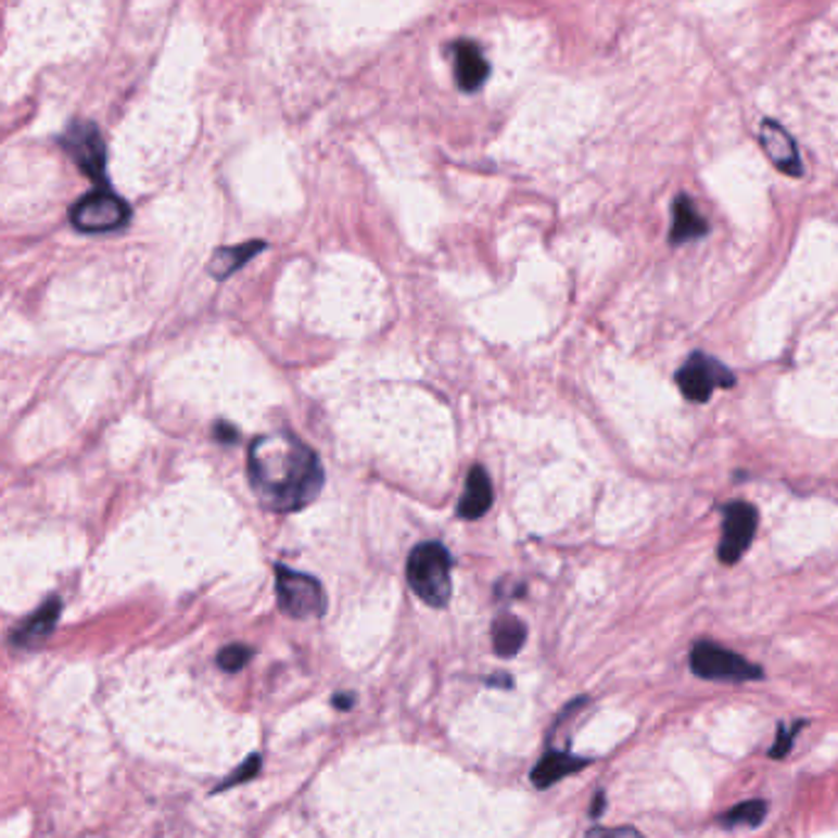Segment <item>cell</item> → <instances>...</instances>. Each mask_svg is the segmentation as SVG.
<instances>
[{"instance_id":"6","label":"cell","mask_w":838,"mask_h":838,"mask_svg":"<svg viewBox=\"0 0 838 838\" xmlns=\"http://www.w3.org/2000/svg\"><path fill=\"white\" fill-rule=\"evenodd\" d=\"M62 148L69 152L76 167L89 175L99 187H109L106 179V145L99 128L89 120L72 123L62 136Z\"/></svg>"},{"instance_id":"24","label":"cell","mask_w":838,"mask_h":838,"mask_svg":"<svg viewBox=\"0 0 838 838\" xmlns=\"http://www.w3.org/2000/svg\"><path fill=\"white\" fill-rule=\"evenodd\" d=\"M351 703H354V697H333V707L337 709H351Z\"/></svg>"},{"instance_id":"21","label":"cell","mask_w":838,"mask_h":838,"mask_svg":"<svg viewBox=\"0 0 838 838\" xmlns=\"http://www.w3.org/2000/svg\"><path fill=\"white\" fill-rule=\"evenodd\" d=\"M586 838H643L637 828L631 826H618V828H592Z\"/></svg>"},{"instance_id":"2","label":"cell","mask_w":838,"mask_h":838,"mask_svg":"<svg viewBox=\"0 0 838 838\" xmlns=\"http://www.w3.org/2000/svg\"><path fill=\"white\" fill-rule=\"evenodd\" d=\"M407 581L419 601L444 608L452 598V557L440 542H422L407 559Z\"/></svg>"},{"instance_id":"17","label":"cell","mask_w":838,"mask_h":838,"mask_svg":"<svg viewBox=\"0 0 838 838\" xmlns=\"http://www.w3.org/2000/svg\"><path fill=\"white\" fill-rule=\"evenodd\" d=\"M767 814V802L763 799H750V802H742L738 807H733L731 812L723 814L719 822L726 828H736V826H760Z\"/></svg>"},{"instance_id":"12","label":"cell","mask_w":838,"mask_h":838,"mask_svg":"<svg viewBox=\"0 0 838 838\" xmlns=\"http://www.w3.org/2000/svg\"><path fill=\"white\" fill-rule=\"evenodd\" d=\"M493 506V485L488 473H485L483 466H473L469 471V479H466V488H464V498L459 503V518L464 520H479Z\"/></svg>"},{"instance_id":"4","label":"cell","mask_w":838,"mask_h":838,"mask_svg":"<svg viewBox=\"0 0 838 838\" xmlns=\"http://www.w3.org/2000/svg\"><path fill=\"white\" fill-rule=\"evenodd\" d=\"M691 672L701 680L711 682H752L763 677L758 664L748 662L746 657L726 650L716 643H697L689 657Z\"/></svg>"},{"instance_id":"11","label":"cell","mask_w":838,"mask_h":838,"mask_svg":"<svg viewBox=\"0 0 838 838\" xmlns=\"http://www.w3.org/2000/svg\"><path fill=\"white\" fill-rule=\"evenodd\" d=\"M454 72H456V84H459L464 91H475L483 87L485 79H488L491 66L485 62L479 45L459 42L454 47Z\"/></svg>"},{"instance_id":"13","label":"cell","mask_w":838,"mask_h":838,"mask_svg":"<svg viewBox=\"0 0 838 838\" xmlns=\"http://www.w3.org/2000/svg\"><path fill=\"white\" fill-rule=\"evenodd\" d=\"M588 765V760L584 758H574L569 756V752H547L545 758L539 760V763L535 765V770H532V785H535L537 789H547L555 783H559V779H564L567 775H574L579 773V770H584Z\"/></svg>"},{"instance_id":"7","label":"cell","mask_w":838,"mask_h":838,"mask_svg":"<svg viewBox=\"0 0 838 838\" xmlns=\"http://www.w3.org/2000/svg\"><path fill=\"white\" fill-rule=\"evenodd\" d=\"M677 385L682 395L691 403H707L716 388H731L733 376L726 366H721L716 358L694 354L687 364L680 368Z\"/></svg>"},{"instance_id":"14","label":"cell","mask_w":838,"mask_h":838,"mask_svg":"<svg viewBox=\"0 0 838 838\" xmlns=\"http://www.w3.org/2000/svg\"><path fill=\"white\" fill-rule=\"evenodd\" d=\"M709 231L707 218H703L697 206L689 196H677L672 208V231H670V243L672 245H682L687 241H694V238H701Z\"/></svg>"},{"instance_id":"1","label":"cell","mask_w":838,"mask_h":838,"mask_svg":"<svg viewBox=\"0 0 838 838\" xmlns=\"http://www.w3.org/2000/svg\"><path fill=\"white\" fill-rule=\"evenodd\" d=\"M247 481L270 512L307 508L323 488V469L309 444L284 432L255 436L247 446Z\"/></svg>"},{"instance_id":"9","label":"cell","mask_w":838,"mask_h":838,"mask_svg":"<svg viewBox=\"0 0 838 838\" xmlns=\"http://www.w3.org/2000/svg\"><path fill=\"white\" fill-rule=\"evenodd\" d=\"M760 148L765 150V155L779 169V173H785L789 177L804 175V165H802V157H799L797 142L783 126H779V123L763 120V126H760Z\"/></svg>"},{"instance_id":"10","label":"cell","mask_w":838,"mask_h":838,"mask_svg":"<svg viewBox=\"0 0 838 838\" xmlns=\"http://www.w3.org/2000/svg\"><path fill=\"white\" fill-rule=\"evenodd\" d=\"M62 613V601L56 596L47 598V601L37 608V611L25 618V621L13 631V643L17 647H37L42 645L47 637L52 635L56 621Z\"/></svg>"},{"instance_id":"8","label":"cell","mask_w":838,"mask_h":838,"mask_svg":"<svg viewBox=\"0 0 838 838\" xmlns=\"http://www.w3.org/2000/svg\"><path fill=\"white\" fill-rule=\"evenodd\" d=\"M758 530V510L748 503H731L723 512V532L719 545V559L723 564H736L742 551L750 547Z\"/></svg>"},{"instance_id":"5","label":"cell","mask_w":838,"mask_h":838,"mask_svg":"<svg viewBox=\"0 0 838 838\" xmlns=\"http://www.w3.org/2000/svg\"><path fill=\"white\" fill-rule=\"evenodd\" d=\"M130 218V208L118 194H113L109 187L93 189L91 194L79 199L72 206V224L81 233H109L126 226Z\"/></svg>"},{"instance_id":"23","label":"cell","mask_w":838,"mask_h":838,"mask_svg":"<svg viewBox=\"0 0 838 838\" xmlns=\"http://www.w3.org/2000/svg\"><path fill=\"white\" fill-rule=\"evenodd\" d=\"M601 812H604V792H598V797L594 799V807H592V816H601Z\"/></svg>"},{"instance_id":"3","label":"cell","mask_w":838,"mask_h":838,"mask_svg":"<svg viewBox=\"0 0 838 838\" xmlns=\"http://www.w3.org/2000/svg\"><path fill=\"white\" fill-rule=\"evenodd\" d=\"M275 571H278V604L282 613L297 618V621H309V618H321L327 613V594L317 579L282 564Z\"/></svg>"},{"instance_id":"16","label":"cell","mask_w":838,"mask_h":838,"mask_svg":"<svg viewBox=\"0 0 838 838\" xmlns=\"http://www.w3.org/2000/svg\"><path fill=\"white\" fill-rule=\"evenodd\" d=\"M528 640V627L516 615H500L493 623V650L500 657H516Z\"/></svg>"},{"instance_id":"15","label":"cell","mask_w":838,"mask_h":838,"mask_svg":"<svg viewBox=\"0 0 838 838\" xmlns=\"http://www.w3.org/2000/svg\"><path fill=\"white\" fill-rule=\"evenodd\" d=\"M265 241H247L241 245H228V247H218V251L212 255V263H208V272L214 275L216 280H226L228 275H233L236 270H241L243 265L265 251Z\"/></svg>"},{"instance_id":"18","label":"cell","mask_w":838,"mask_h":838,"mask_svg":"<svg viewBox=\"0 0 838 838\" xmlns=\"http://www.w3.org/2000/svg\"><path fill=\"white\" fill-rule=\"evenodd\" d=\"M251 657H253L251 647L233 643V645H228V647H224L221 652H218L216 662H218V666H221L224 672H238V670H243L247 662H251Z\"/></svg>"},{"instance_id":"20","label":"cell","mask_w":838,"mask_h":838,"mask_svg":"<svg viewBox=\"0 0 838 838\" xmlns=\"http://www.w3.org/2000/svg\"><path fill=\"white\" fill-rule=\"evenodd\" d=\"M802 728H804V721H797L792 728H787V726H779V728H777L775 746H773V750H770V758H785L787 752H789V748H792V740H795V736H797V733L802 731Z\"/></svg>"},{"instance_id":"19","label":"cell","mask_w":838,"mask_h":838,"mask_svg":"<svg viewBox=\"0 0 838 838\" xmlns=\"http://www.w3.org/2000/svg\"><path fill=\"white\" fill-rule=\"evenodd\" d=\"M258 770H261V756H251V758L245 760V763H243L241 767L236 770V773L228 775V777L224 779V783L216 787V792H221V789H228V787H236V785L247 783V779L258 775Z\"/></svg>"},{"instance_id":"22","label":"cell","mask_w":838,"mask_h":838,"mask_svg":"<svg viewBox=\"0 0 838 838\" xmlns=\"http://www.w3.org/2000/svg\"><path fill=\"white\" fill-rule=\"evenodd\" d=\"M216 440L218 442H236L238 440V432L233 430V427H228V424H218L216 427Z\"/></svg>"}]
</instances>
